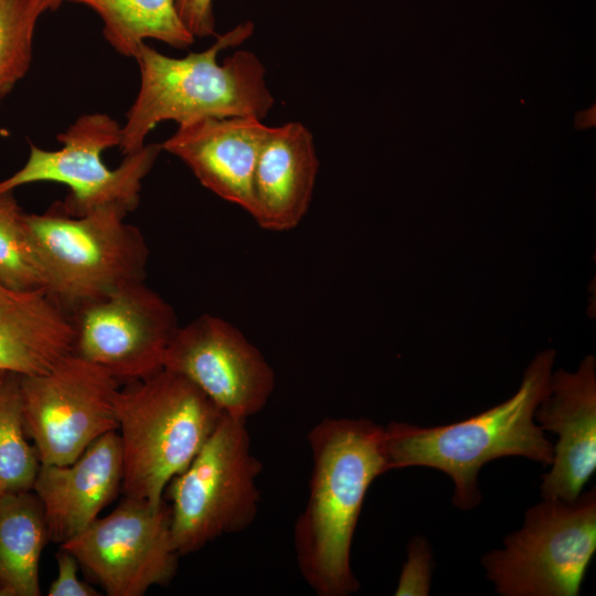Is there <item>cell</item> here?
Returning a JSON list of instances; mask_svg holds the SVG:
<instances>
[{
    "label": "cell",
    "instance_id": "cell-18",
    "mask_svg": "<svg viewBox=\"0 0 596 596\" xmlns=\"http://www.w3.org/2000/svg\"><path fill=\"white\" fill-rule=\"evenodd\" d=\"M50 541L43 507L30 491L0 494V596H39L40 561Z\"/></svg>",
    "mask_w": 596,
    "mask_h": 596
},
{
    "label": "cell",
    "instance_id": "cell-17",
    "mask_svg": "<svg viewBox=\"0 0 596 596\" xmlns=\"http://www.w3.org/2000/svg\"><path fill=\"white\" fill-rule=\"evenodd\" d=\"M71 313L44 289L18 290L0 281V372L33 375L73 353Z\"/></svg>",
    "mask_w": 596,
    "mask_h": 596
},
{
    "label": "cell",
    "instance_id": "cell-9",
    "mask_svg": "<svg viewBox=\"0 0 596 596\" xmlns=\"http://www.w3.org/2000/svg\"><path fill=\"white\" fill-rule=\"evenodd\" d=\"M119 385L105 369L74 353L44 373L20 375L24 428L41 466L71 464L117 430Z\"/></svg>",
    "mask_w": 596,
    "mask_h": 596
},
{
    "label": "cell",
    "instance_id": "cell-21",
    "mask_svg": "<svg viewBox=\"0 0 596 596\" xmlns=\"http://www.w3.org/2000/svg\"><path fill=\"white\" fill-rule=\"evenodd\" d=\"M24 216L13 191L0 193V281L18 290L44 289Z\"/></svg>",
    "mask_w": 596,
    "mask_h": 596
},
{
    "label": "cell",
    "instance_id": "cell-11",
    "mask_svg": "<svg viewBox=\"0 0 596 596\" xmlns=\"http://www.w3.org/2000/svg\"><path fill=\"white\" fill-rule=\"evenodd\" d=\"M71 317L73 353L105 369L119 384L161 370L179 327L172 306L145 281L84 304Z\"/></svg>",
    "mask_w": 596,
    "mask_h": 596
},
{
    "label": "cell",
    "instance_id": "cell-13",
    "mask_svg": "<svg viewBox=\"0 0 596 596\" xmlns=\"http://www.w3.org/2000/svg\"><path fill=\"white\" fill-rule=\"evenodd\" d=\"M535 422L556 434L551 470L543 476V499L574 502L596 470L595 359L587 355L575 372L552 373L550 390Z\"/></svg>",
    "mask_w": 596,
    "mask_h": 596
},
{
    "label": "cell",
    "instance_id": "cell-4",
    "mask_svg": "<svg viewBox=\"0 0 596 596\" xmlns=\"http://www.w3.org/2000/svg\"><path fill=\"white\" fill-rule=\"evenodd\" d=\"M124 497L160 503L169 482L205 444L224 413L173 371L126 383L115 395Z\"/></svg>",
    "mask_w": 596,
    "mask_h": 596
},
{
    "label": "cell",
    "instance_id": "cell-14",
    "mask_svg": "<svg viewBox=\"0 0 596 596\" xmlns=\"http://www.w3.org/2000/svg\"><path fill=\"white\" fill-rule=\"evenodd\" d=\"M268 129L254 116L206 117L178 125L161 148L203 187L251 213L254 170Z\"/></svg>",
    "mask_w": 596,
    "mask_h": 596
},
{
    "label": "cell",
    "instance_id": "cell-19",
    "mask_svg": "<svg viewBox=\"0 0 596 596\" xmlns=\"http://www.w3.org/2000/svg\"><path fill=\"white\" fill-rule=\"evenodd\" d=\"M92 9L103 21V34L114 50L134 58L146 40L177 49L193 44L175 0H71Z\"/></svg>",
    "mask_w": 596,
    "mask_h": 596
},
{
    "label": "cell",
    "instance_id": "cell-6",
    "mask_svg": "<svg viewBox=\"0 0 596 596\" xmlns=\"http://www.w3.org/2000/svg\"><path fill=\"white\" fill-rule=\"evenodd\" d=\"M263 470L253 454L246 422L223 415L188 467L168 485L171 531L179 554L203 549L255 520Z\"/></svg>",
    "mask_w": 596,
    "mask_h": 596
},
{
    "label": "cell",
    "instance_id": "cell-23",
    "mask_svg": "<svg viewBox=\"0 0 596 596\" xmlns=\"http://www.w3.org/2000/svg\"><path fill=\"white\" fill-rule=\"evenodd\" d=\"M433 557L425 539L413 538L407 546V558L401 572L395 595L426 596L429 593Z\"/></svg>",
    "mask_w": 596,
    "mask_h": 596
},
{
    "label": "cell",
    "instance_id": "cell-24",
    "mask_svg": "<svg viewBox=\"0 0 596 596\" xmlns=\"http://www.w3.org/2000/svg\"><path fill=\"white\" fill-rule=\"evenodd\" d=\"M57 575L51 583L49 596H99L100 593L89 584L79 579V564L75 556L61 547L56 554Z\"/></svg>",
    "mask_w": 596,
    "mask_h": 596
},
{
    "label": "cell",
    "instance_id": "cell-26",
    "mask_svg": "<svg viewBox=\"0 0 596 596\" xmlns=\"http://www.w3.org/2000/svg\"><path fill=\"white\" fill-rule=\"evenodd\" d=\"M64 0H33L36 11L40 13H44L45 11H54L56 10Z\"/></svg>",
    "mask_w": 596,
    "mask_h": 596
},
{
    "label": "cell",
    "instance_id": "cell-5",
    "mask_svg": "<svg viewBox=\"0 0 596 596\" xmlns=\"http://www.w3.org/2000/svg\"><path fill=\"white\" fill-rule=\"evenodd\" d=\"M127 213L105 207L83 216L56 202L25 214L26 233L41 267L45 291L70 313L131 283L145 281L149 251Z\"/></svg>",
    "mask_w": 596,
    "mask_h": 596
},
{
    "label": "cell",
    "instance_id": "cell-1",
    "mask_svg": "<svg viewBox=\"0 0 596 596\" xmlns=\"http://www.w3.org/2000/svg\"><path fill=\"white\" fill-rule=\"evenodd\" d=\"M383 435V426L365 418H324L307 435L312 469L294 545L299 571L317 595L359 589L351 547L366 492L389 471Z\"/></svg>",
    "mask_w": 596,
    "mask_h": 596
},
{
    "label": "cell",
    "instance_id": "cell-15",
    "mask_svg": "<svg viewBox=\"0 0 596 596\" xmlns=\"http://www.w3.org/2000/svg\"><path fill=\"white\" fill-rule=\"evenodd\" d=\"M123 451L109 432L73 462L40 466L32 491L39 498L50 541L63 544L89 526L121 491Z\"/></svg>",
    "mask_w": 596,
    "mask_h": 596
},
{
    "label": "cell",
    "instance_id": "cell-16",
    "mask_svg": "<svg viewBox=\"0 0 596 596\" xmlns=\"http://www.w3.org/2000/svg\"><path fill=\"white\" fill-rule=\"evenodd\" d=\"M319 160L313 135L299 121L269 127L256 161L251 215L268 231L296 227L306 215Z\"/></svg>",
    "mask_w": 596,
    "mask_h": 596
},
{
    "label": "cell",
    "instance_id": "cell-22",
    "mask_svg": "<svg viewBox=\"0 0 596 596\" xmlns=\"http://www.w3.org/2000/svg\"><path fill=\"white\" fill-rule=\"evenodd\" d=\"M39 17L33 0H0V97L8 94L30 67Z\"/></svg>",
    "mask_w": 596,
    "mask_h": 596
},
{
    "label": "cell",
    "instance_id": "cell-28",
    "mask_svg": "<svg viewBox=\"0 0 596 596\" xmlns=\"http://www.w3.org/2000/svg\"><path fill=\"white\" fill-rule=\"evenodd\" d=\"M0 99H1V97H0Z\"/></svg>",
    "mask_w": 596,
    "mask_h": 596
},
{
    "label": "cell",
    "instance_id": "cell-27",
    "mask_svg": "<svg viewBox=\"0 0 596 596\" xmlns=\"http://www.w3.org/2000/svg\"><path fill=\"white\" fill-rule=\"evenodd\" d=\"M0 494H2V491L0 490Z\"/></svg>",
    "mask_w": 596,
    "mask_h": 596
},
{
    "label": "cell",
    "instance_id": "cell-2",
    "mask_svg": "<svg viewBox=\"0 0 596 596\" xmlns=\"http://www.w3.org/2000/svg\"><path fill=\"white\" fill-rule=\"evenodd\" d=\"M253 32V22H241L219 35L206 50L183 57L164 55L143 43L134 57L140 71V87L120 129L123 153L141 149L161 121L180 125L235 116L263 120L275 99L260 60L251 51L237 50L217 62L221 51L241 45Z\"/></svg>",
    "mask_w": 596,
    "mask_h": 596
},
{
    "label": "cell",
    "instance_id": "cell-12",
    "mask_svg": "<svg viewBox=\"0 0 596 596\" xmlns=\"http://www.w3.org/2000/svg\"><path fill=\"white\" fill-rule=\"evenodd\" d=\"M163 369L198 386L225 415L247 421L268 403L275 372L264 354L233 324L202 315L178 327Z\"/></svg>",
    "mask_w": 596,
    "mask_h": 596
},
{
    "label": "cell",
    "instance_id": "cell-7",
    "mask_svg": "<svg viewBox=\"0 0 596 596\" xmlns=\"http://www.w3.org/2000/svg\"><path fill=\"white\" fill-rule=\"evenodd\" d=\"M596 551L595 488L574 502L544 499L503 547L482 557L502 596H576Z\"/></svg>",
    "mask_w": 596,
    "mask_h": 596
},
{
    "label": "cell",
    "instance_id": "cell-20",
    "mask_svg": "<svg viewBox=\"0 0 596 596\" xmlns=\"http://www.w3.org/2000/svg\"><path fill=\"white\" fill-rule=\"evenodd\" d=\"M24 428L20 375L0 372V490L30 491L40 469Z\"/></svg>",
    "mask_w": 596,
    "mask_h": 596
},
{
    "label": "cell",
    "instance_id": "cell-25",
    "mask_svg": "<svg viewBox=\"0 0 596 596\" xmlns=\"http://www.w3.org/2000/svg\"><path fill=\"white\" fill-rule=\"evenodd\" d=\"M180 19L194 38L215 34L213 0H175Z\"/></svg>",
    "mask_w": 596,
    "mask_h": 596
},
{
    "label": "cell",
    "instance_id": "cell-10",
    "mask_svg": "<svg viewBox=\"0 0 596 596\" xmlns=\"http://www.w3.org/2000/svg\"><path fill=\"white\" fill-rule=\"evenodd\" d=\"M109 596H141L174 577L179 557L171 511L163 499L153 504L124 497L107 515L61 544Z\"/></svg>",
    "mask_w": 596,
    "mask_h": 596
},
{
    "label": "cell",
    "instance_id": "cell-8",
    "mask_svg": "<svg viewBox=\"0 0 596 596\" xmlns=\"http://www.w3.org/2000/svg\"><path fill=\"white\" fill-rule=\"evenodd\" d=\"M121 126L103 113L78 117L57 135L62 147L44 150L31 143L24 166L0 181V193L35 182H57L70 188L63 202L68 215L83 216L93 211L116 207L127 214L136 210L142 180L152 169L160 151L159 143L145 145L125 155L116 169H109L103 152L119 147Z\"/></svg>",
    "mask_w": 596,
    "mask_h": 596
},
{
    "label": "cell",
    "instance_id": "cell-3",
    "mask_svg": "<svg viewBox=\"0 0 596 596\" xmlns=\"http://www.w3.org/2000/svg\"><path fill=\"white\" fill-rule=\"evenodd\" d=\"M555 352H541L530 363L517 393L505 402L457 423L422 427L391 423L383 444L389 470L413 466L434 468L454 481L453 503L477 505L481 467L505 456H522L551 465L553 444L534 418L550 390Z\"/></svg>",
    "mask_w": 596,
    "mask_h": 596
}]
</instances>
